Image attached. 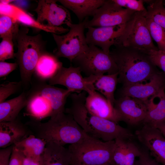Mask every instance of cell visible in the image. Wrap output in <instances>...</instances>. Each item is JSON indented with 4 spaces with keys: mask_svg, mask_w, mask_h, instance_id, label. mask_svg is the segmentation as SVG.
I'll use <instances>...</instances> for the list:
<instances>
[{
    "mask_svg": "<svg viewBox=\"0 0 165 165\" xmlns=\"http://www.w3.org/2000/svg\"><path fill=\"white\" fill-rule=\"evenodd\" d=\"M86 93L85 91L72 93L71 106L65 109V112L72 115L87 135L104 141L119 138L130 140L133 138L129 130L118 123L90 113L85 106Z\"/></svg>",
    "mask_w": 165,
    "mask_h": 165,
    "instance_id": "1",
    "label": "cell"
},
{
    "mask_svg": "<svg viewBox=\"0 0 165 165\" xmlns=\"http://www.w3.org/2000/svg\"><path fill=\"white\" fill-rule=\"evenodd\" d=\"M115 46L109 53L118 67V82L123 86L145 82L160 71L145 52L121 46Z\"/></svg>",
    "mask_w": 165,
    "mask_h": 165,
    "instance_id": "2",
    "label": "cell"
},
{
    "mask_svg": "<svg viewBox=\"0 0 165 165\" xmlns=\"http://www.w3.org/2000/svg\"><path fill=\"white\" fill-rule=\"evenodd\" d=\"M27 91L26 114L33 120L40 121L47 117L65 112L67 97L71 90L58 88L40 80L31 83Z\"/></svg>",
    "mask_w": 165,
    "mask_h": 165,
    "instance_id": "3",
    "label": "cell"
},
{
    "mask_svg": "<svg viewBox=\"0 0 165 165\" xmlns=\"http://www.w3.org/2000/svg\"><path fill=\"white\" fill-rule=\"evenodd\" d=\"M25 124L36 137L62 146L76 143L89 136L72 116L65 112L52 116L45 123L32 120Z\"/></svg>",
    "mask_w": 165,
    "mask_h": 165,
    "instance_id": "4",
    "label": "cell"
},
{
    "mask_svg": "<svg viewBox=\"0 0 165 165\" xmlns=\"http://www.w3.org/2000/svg\"><path fill=\"white\" fill-rule=\"evenodd\" d=\"M29 30L27 27L21 26L15 40L18 49L15 53L16 62L19 68L21 81L25 86L31 84L38 61L46 52V42L41 35H28Z\"/></svg>",
    "mask_w": 165,
    "mask_h": 165,
    "instance_id": "5",
    "label": "cell"
},
{
    "mask_svg": "<svg viewBox=\"0 0 165 165\" xmlns=\"http://www.w3.org/2000/svg\"><path fill=\"white\" fill-rule=\"evenodd\" d=\"M115 141H104L89 136L80 142L70 145V164L108 165L111 164Z\"/></svg>",
    "mask_w": 165,
    "mask_h": 165,
    "instance_id": "6",
    "label": "cell"
},
{
    "mask_svg": "<svg viewBox=\"0 0 165 165\" xmlns=\"http://www.w3.org/2000/svg\"><path fill=\"white\" fill-rule=\"evenodd\" d=\"M146 12H136L134 14L114 46L135 49L144 52L159 50L153 42L147 27Z\"/></svg>",
    "mask_w": 165,
    "mask_h": 165,
    "instance_id": "7",
    "label": "cell"
},
{
    "mask_svg": "<svg viewBox=\"0 0 165 165\" xmlns=\"http://www.w3.org/2000/svg\"><path fill=\"white\" fill-rule=\"evenodd\" d=\"M87 76L118 73L117 66L110 53L97 46L90 45L82 53L72 61Z\"/></svg>",
    "mask_w": 165,
    "mask_h": 165,
    "instance_id": "8",
    "label": "cell"
},
{
    "mask_svg": "<svg viewBox=\"0 0 165 165\" xmlns=\"http://www.w3.org/2000/svg\"><path fill=\"white\" fill-rule=\"evenodd\" d=\"M69 28V31L64 35L52 34L57 45L53 53L58 58H65L72 62L87 50L89 45L84 35L85 28L83 22L72 24Z\"/></svg>",
    "mask_w": 165,
    "mask_h": 165,
    "instance_id": "9",
    "label": "cell"
},
{
    "mask_svg": "<svg viewBox=\"0 0 165 165\" xmlns=\"http://www.w3.org/2000/svg\"><path fill=\"white\" fill-rule=\"evenodd\" d=\"M136 12L122 7L112 0H105L92 19L82 22L85 28L114 26L126 24Z\"/></svg>",
    "mask_w": 165,
    "mask_h": 165,
    "instance_id": "10",
    "label": "cell"
},
{
    "mask_svg": "<svg viewBox=\"0 0 165 165\" xmlns=\"http://www.w3.org/2000/svg\"><path fill=\"white\" fill-rule=\"evenodd\" d=\"M57 0H39L34 10L37 14L36 21L48 27H58L66 24L69 27L73 23L68 9L57 3Z\"/></svg>",
    "mask_w": 165,
    "mask_h": 165,
    "instance_id": "11",
    "label": "cell"
},
{
    "mask_svg": "<svg viewBox=\"0 0 165 165\" xmlns=\"http://www.w3.org/2000/svg\"><path fill=\"white\" fill-rule=\"evenodd\" d=\"M148 101L128 96H120L116 99L114 107L120 119L131 125L144 120L148 111Z\"/></svg>",
    "mask_w": 165,
    "mask_h": 165,
    "instance_id": "12",
    "label": "cell"
},
{
    "mask_svg": "<svg viewBox=\"0 0 165 165\" xmlns=\"http://www.w3.org/2000/svg\"><path fill=\"white\" fill-rule=\"evenodd\" d=\"M81 72L78 67L70 66L66 68L63 66L56 75L48 81L49 84L63 86L73 93L85 91L88 94L95 90L93 86L82 77Z\"/></svg>",
    "mask_w": 165,
    "mask_h": 165,
    "instance_id": "13",
    "label": "cell"
},
{
    "mask_svg": "<svg viewBox=\"0 0 165 165\" xmlns=\"http://www.w3.org/2000/svg\"><path fill=\"white\" fill-rule=\"evenodd\" d=\"M144 124L141 129L135 132L136 137L156 161L165 165V137L155 127Z\"/></svg>",
    "mask_w": 165,
    "mask_h": 165,
    "instance_id": "14",
    "label": "cell"
},
{
    "mask_svg": "<svg viewBox=\"0 0 165 165\" xmlns=\"http://www.w3.org/2000/svg\"><path fill=\"white\" fill-rule=\"evenodd\" d=\"M165 90V73L159 71L148 82L122 86L120 96H128L148 101L152 97Z\"/></svg>",
    "mask_w": 165,
    "mask_h": 165,
    "instance_id": "15",
    "label": "cell"
},
{
    "mask_svg": "<svg viewBox=\"0 0 165 165\" xmlns=\"http://www.w3.org/2000/svg\"><path fill=\"white\" fill-rule=\"evenodd\" d=\"M126 24L114 26L88 27L86 34L88 45L98 46L105 53H109L110 48L123 33Z\"/></svg>",
    "mask_w": 165,
    "mask_h": 165,
    "instance_id": "16",
    "label": "cell"
},
{
    "mask_svg": "<svg viewBox=\"0 0 165 165\" xmlns=\"http://www.w3.org/2000/svg\"><path fill=\"white\" fill-rule=\"evenodd\" d=\"M0 6V13L10 16L16 19L20 23L26 26L57 35L68 32L69 31L68 28L62 26L54 27L42 25L23 9L14 5L1 1Z\"/></svg>",
    "mask_w": 165,
    "mask_h": 165,
    "instance_id": "17",
    "label": "cell"
},
{
    "mask_svg": "<svg viewBox=\"0 0 165 165\" xmlns=\"http://www.w3.org/2000/svg\"><path fill=\"white\" fill-rule=\"evenodd\" d=\"M85 106L92 115L116 123L120 121L114 106L102 95L94 90L88 94Z\"/></svg>",
    "mask_w": 165,
    "mask_h": 165,
    "instance_id": "18",
    "label": "cell"
},
{
    "mask_svg": "<svg viewBox=\"0 0 165 165\" xmlns=\"http://www.w3.org/2000/svg\"><path fill=\"white\" fill-rule=\"evenodd\" d=\"M31 134L27 126L17 119L13 121L0 122V147L6 148L14 145Z\"/></svg>",
    "mask_w": 165,
    "mask_h": 165,
    "instance_id": "19",
    "label": "cell"
},
{
    "mask_svg": "<svg viewBox=\"0 0 165 165\" xmlns=\"http://www.w3.org/2000/svg\"><path fill=\"white\" fill-rule=\"evenodd\" d=\"M118 73L106 75H91L84 77L95 90L99 93L114 106L115 101L114 92L118 81Z\"/></svg>",
    "mask_w": 165,
    "mask_h": 165,
    "instance_id": "20",
    "label": "cell"
},
{
    "mask_svg": "<svg viewBox=\"0 0 165 165\" xmlns=\"http://www.w3.org/2000/svg\"><path fill=\"white\" fill-rule=\"evenodd\" d=\"M105 0H59L68 9L72 11L82 23L88 16H93L96 11L101 6Z\"/></svg>",
    "mask_w": 165,
    "mask_h": 165,
    "instance_id": "21",
    "label": "cell"
},
{
    "mask_svg": "<svg viewBox=\"0 0 165 165\" xmlns=\"http://www.w3.org/2000/svg\"><path fill=\"white\" fill-rule=\"evenodd\" d=\"M54 54L45 52L40 57L34 73L40 80L48 81L54 77L63 66V63Z\"/></svg>",
    "mask_w": 165,
    "mask_h": 165,
    "instance_id": "22",
    "label": "cell"
},
{
    "mask_svg": "<svg viewBox=\"0 0 165 165\" xmlns=\"http://www.w3.org/2000/svg\"><path fill=\"white\" fill-rule=\"evenodd\" d=\"M71 156L68 148L53 142H47L41 159L42 165H70Z\"/></svg>",
    "mask_w": 165,
    "mask_h": 165,
    "instance_id": "23",
    "label": "cell"
},
{
    "mask_svg": "<svg viewBox=\"0 0 165 165\" xmlns=\"http://www.w3.org/2000/svg\"><path fill=\"white\" fill-rule=\"evenodd\" d=\"M27 103V91L18 96L0 103V122L11 121L17 119L21 110Z\"/></svg>",
    "mask_w": 165,
    "mask_h": 165,
    "instance_id": "24",
    "label": "cell"
},
{
    "mask_svg": "<svg viewBox=\"0 0 165 165\" xmlns=\"http://www.w3.org/2000/svg\"><path fill=\"white\" fill-rule=\"evenodd\" d=\"M46 143L45 140L31 134L14 145L24 156L39 160Z\"/></svg>",
    "mask_w": 165,
    "mask_h": 165,
    "instance_id": "25",
    "label": "cell"
},
{
    "mask_svg": "<svg viewBox=\"0 0 165 165\" xmlns=\"http://www.w3.org/2000/svg\"><path fill=\"white\" fill-rule=\"evenodd\" d=\"M156 103L151 97L148 99V111L143 122L144 124L154 125L165 121V90L155 95Z\"/></svg>",
    "mask_w": 165,
    "mask_h": 165,
    "instance_id": "26",
    "label": "cell"
},
{
    "mask_svg": "<svg viewBox=\"0 0 165 165\" xmlns=\"http://www.w3.org/2000/svg\"><path fill=\"white\" fill-rule=\"evenodd\" d=\"M144 2L148 4L146 17L151 19L165 30V8L163 1L144 0Z\"/></svg>",
    "mask_w": 165,
    "mask_h": 165,
    "instance_id": "27",
    "label": "cell"
},
{
    "mask_svg": "<svg viewBox=\"0 0 165 165\" xmlns=\"http://www.w3.org/2000/svg\"><path fill=\"white\" fill-rule=\"evenodd\" d=\"M20 23L8 15L0 14V37L12 38L15 41L20 30Z\"/></svg>",
    "mask_w": 165,
    "mask_h": 165,
    "instance_id": "28",
    "label": "cell"
},
{
    "mask_svg": "<svg viewBox=\"0 0 165 165\" xmlns=\"http://www.w3.org/2000/svg\"><path fill=\"white\" fill-rule=\"evenodd\" d=\"M146 19L147 27L152 39L157 43L158 49L165 52V30L151 19L147 17Z\"/></svg>",
    "mask_w": 165,
    "mask_h": 165,
    "instance_id": "29",
    "label": "cell"
},
{
    "mask_svg": "<svg viewBox=\"0 0 165 165\" xmlns=\"http://www.w3.org/2000/svg\"><path fill=\"white\" fill-rule=\"evenodd\" d=\"M128 140L119 138L115 140L111 165H125V156Z\"/></svg>",
    "mask_w": 165,
    "mask_h": 165,
    "instance_id": "30",
    "label": "cell"
},
{
    "mask_svg": "<svg viewBox=\"0 0 165 165\" xmlns=\"http://www.w3.org/2000/svg\"><path fill=\"white\" fill-rule=\"evenodd\" d=\"M21 81L19 82L6 81L0 85V103L10 95L17 92L23 86Z\"/></svg>",
    "mask_w": 165,
    "mask_h": 165,
    "instance_id": "31",
    "label": "cell"
},
{
    "mask_svg": "<svg viewBox=\"0 0 165 165\" xmlns=\"http://www.w3.org/2000/svg\"><path fill=\"white\" fill-rule=\"evenodd\" d=\"M13 40V39L10 37L2 38L0 43V61H5L6 60L15 58Z\"/></svg>",
    "mask_w": 165,
    "mask_h": 165,
    "instance_id": "32",
    "label": "cell"
},
{
    "mask_svg": "<svg viewBox=\"0 0 165 165\" xmlns=\"http://www.w3.org/2000/svg\"><path fill=\"white\" fill-rule=\"evenodd\" d=\"M116 4L122 7L136 12H146L142 0H112Z\"/></svg>",
    "mask_w": 165,
    "mask_h": 165,
    "instance_id": "33",
    "label": "cell"
},
{
    "mask_svg": "<svg viewBox=\"0 0 165 165\" xmlns=\"http://www.w3.org/2000/svg\"><path fill=\"white\" fill-rule=\"evenodd\" d=\"M145 53L152 63L165 73V52L159 50H152Z\"/></svg>",
    "mask_w": 165,
    "mask_h": 165,
    "instance_id": "34",
    "label": "cell"
},
{
    "mask_svg": "<svg viewBox=\"0 0 165 165\" xmlns=\"http://www.w3.org/2000/svg\"><path fill=\"white\" fill-rule=\"evenodd\" d=\"M141 152L134 143L128 140L125 156V165H134L135 159L139 156Z\"/></svg>",
    "mask_w": 165,
    "mask_h": 165,
    "instance_id": "35",
    "label": "cell"
},
{
    "mask_svg": "<svg viewBox=\"0 0 165 165\" xmlns=\"http://www.w3.org/2000/svg\"><path fill=\"white\" fill-rule=\"evenodd\" d=\"M18 66L17 63H8L5 61L0 62V77L2 78L8 75Z\"/></svg>",
    "mask_w": 165,
    "mask_h": 165,
    "instance_id": "36",
    "label": "cell"
},
{
    "mask_svg": "<svg viewBox=\"0 0 165 165\" xmlns=\"http://www.w3.org/2000/svg\"><path fill=\"white\" fill-rule=\"evenodd\" d=\"M14 145L0 150V165H9V160Z\"/></svg>",
    "mask_w": 165,
    "mask_h": 165,
    "instance_id": "37",
    "label": "cell"
},
{
    "mask_svg": "<svg viewBox=\"0 0 165 165\" xmlns=\"http://www.w3.org/2000/svg\"><path fill=\"white\" fill-rule=\"evenodd\" d=\"M24 155L14 145L11 154L9 165H22Z\"/></svg>",
    "mask_w": 165,
    "mask_h": 165,
    "instance_id": "38",
    "label": "cell"
},
{
    "mask_svg": "<svg viewBox=\"0 0 165 165\" xmlns=\"http://www.w3.org/2000/svg\"><path fill=\"white\" fill-rule=\"evenodd\" d=\"M138 161L139 165H161L155 160L151 158L149 155L145 151H141Z\"/></svg>",
    "mask_w": 165,
    "mask_h": 165,
    "instance_id": "39",
    "label": "cell"
},
{
    "mask_svg": "<svg viewBox=\"0 0 165 165\" xmlns=\"http://www.w3.org/2000/svg\"><path fill=\"white\" fill-rule=\"evenodd\" d=\"M22 165H42L41 157V159L38 160L24 156L23 159Z\"/></svg>",
    "mask_w": 165,
    "mask_h": 165,
    "instance_id": "40",
    "label": "cell"
},
{
    "mask_svg": "<svg viewBox=\"0 0 165 165\" xmlns=\"http://www.w3.org/2000/svg\"><path fill=\"white\" fill-rule=\"evenodd\" d=\"M152 126L158 129L165 137V121L160 122Z\"/></svg>",
    "mask_w": 165,
    "mask_h": 165,
    "instance_id": "41",
    "label": "cell"
},
{
    "mask_svg": "<svg viewBox=\"0 0 165 165\" xmlns=\"http://www.w3.org/2000/svg\"><path fill=\"white\" fill-rule=\"evenodd\" d=\"M163 4L165 8V1H163Z\"/></svg>",
    "mask_w": 165,
    "mask_h": 165,
    "instance_id": "42",
    "label": "cell"
},
{
    "mask_svg": "<svg viewBox=\"0 0 165 165\" xmlns=\"http://www.w3.org/2000/svg\"><path fill=\"white\" fill-rule=\"evenodd\" d=\"M70 165H79L74 164H70Z\"/></svg>",
    "mask_w": 165,
    "mask_h": 165,
    "instance_id": "43",
    "label": "cell"
},
{
    "mask_svg": "<svg viewBox=\"0 0 165 165\" xmlns=\"http://www.w3.org/2000/svg\"><path fill=\"white\" fill-rule=\"evenodd\" d=\"M108 165H111V164H108Z\"/></svg>",
    "mask_w": 165,
    "mask_h": 165,
    "instance_id": "44",
    "label": "cell"
}]
</instances>
